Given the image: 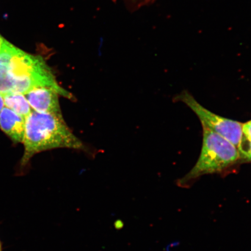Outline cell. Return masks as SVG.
Here are the masks:
<instances>
[{
    "label": "cell",
    "instance_id": "6da1fadb",
    "mask_svg": "<svg viewBox=\"0 0 251 251\" xmlns=\"http://www.w3.org/2000/svg\"><path fill=\"white\" fill-rule=\"evenodd\" d=\"M39 87H50L61 96L73 99L59 85L42 56L29 54L0 37V94H26Z\"/></svg>",
    "mask_w": 251,
    "mask_h": 251
},
{
    "label": "cell",
    "instance_id": "3957f363",
    "mask_svg": "<svg viewBox=\"0 0 251 251\" xmlns=\"http://www.w3.org/2000/svg\"><path fill=\"white\" fill-rule=\"evenodd\" d=\"M239 159L236 147L220 135L203 127L202 147L199 158L193 169L177 181V186L189 187L202 176L224 173Z\"/></svg>",
    "mask_w": 251,
    "mask_h": 251
},
{
    "label": "cell",
    "instance_id": "8992f818",
    "mask_svg": "<svg viewBox=\"0 0 251 251\" xmlns=\"http://www.w3.org/2000/svg\"><path fill=\"white\" fill-rule=\"evenodd\" d=\"M26 118L6 106L0 115V128L15 143H23Z\"/></svg>",
    "mask_w": 251,
    "mask_h": 251
},
{
    "label": "cell",
    "instance_id": "5bb4252c",
    "mask_svg": "<svg viewBox=\"0 0 251 251\" xmlns=\"http://www.w3.org/2000/svg\"><path fill=\"white\" fill-rule=\"evenodd\" d=\"M0 37H1V35H0Z\"/></svg>",
    "mask_w": 251,
    "mask_h": 251
},
{
    "label": "cell",
    "instance_id": "5b68a950",
    "mask_svg": "<svg viewBox=\"0 0 251 251\" xmlns=\"http://www.w3.org/2000/svg\"><path fill=\"white\" fill-rule=\"evenodd\" d=\"M25 96L34 111L63 117L59 101L60 94L52 88H36L25 94Z\"/></svg>",
    "mask_w": 251,
    "mask_h": 251
},
{
    "label": "cell",
    "instance_id": "7c38bea8",
    "mask_svg": "<svg viewBox=\"0 0 251 251\" xmlns=\"http://www.w3.org/2000/svg\"><path fill=\"white\" fill-rule=\"evenodd\" d=\"M0 251H2V246L1 240H0Z\"/></svg>",
    "mask_w": 251,
    "mask_h": 251
},
{
    "label": "cell",
    "instance_id": "277c9868",
    "mask_svg": "<svg viewBox=\"0 0 251 251\" xmlns=\"http://www.w3.org/2000/svg\"><path fill=\"white\" fill-rule=\"evenodd\" d=\"M186 104L195 113L202 127L213 131L230 141L238 148L243 139V124L221 117L200 104L190 93L184 91L176 98Z\"/></svg>",
    "mask_w": 251,
    "mask_h": 251
},
{
    "label": "cell",
    "instance_id": "8fae6325",
    "mask_svg": "<svg viewBox=\"0 0 251 251\" xmlns=\"http://www.w3.org/2000/svg\"><path fill=\"white\" fill-rule=\"evenodd\" d=\"M124 223L122 222L120 220H118L115 223V227L117 229H121L124 227Z\"/></svg>",
    "mask_w": 251,
    "mask_h": 251
},
{
    "label": "cell",
    "instance_id": "9c48e42d",
    "mask_svg": "<svg viewBox=\"0 0 251 251\" xmlns=\"http://www.w3.org/2000/svg\"><path fill=\"white\" fill-rule=\"evenodd\" d=\"M244 137L251 141V120L243 125Z\"/></svg>",
    "mask_w": 251,
    "mask_h": 251
},
{
    "label": "cell",
    "instance_id": "ba28073f",
    "mask_svg": "<svg viewBox=\"0 0 251 251\" xmlns=\"http://www.w3.org/2000/svg\"><path fill=\"white\" fill-rule=\"evenodd\" d=\"M237 149L240 153V159H242L245 162H251V141L243 136Z\"/></svg>",
    "mask_w": 251,
    "mask_h": 251
},
{
    "label": "cell",
    "instance_id": "4fadbf2b",
    "mask_svg": "<svg viewBox=\"0 0 251 251\" xmlns=\"http://www.w3.org/2000/svg\"><path fill=\"white\" fill-rule=\"evenodd\" d=\"M144 2H149L150 1H152V0H143Z\"/></svg>",
    "mask_w": 251,
    "mask_h": 251
},
{
    "label": "cell",
    "instance_id": "30bf717a",
    "mask_svg": "<svg viewBox=\"0 0 251 251\" xmlns=\"http://www.w3.org/2000/svg\"><path fill=\"white\" fill-rule=\"evenodd\" d=\"M4 98H3L2 94H0V115H1L2 110L4 108Z\"/></svg>",
    "mask_w": 251,
    "mask_h": 251
},
{
    "label": "cell",
    "instance_id": "7a4b0ae2",
    "mask_svg": "<svg viewBox=\"0 0 251 251\" xmlns=\"http://www.w3.org/2000/svg\"><path fill=\"white\" fill-rule=\"evenodd\" d=\"M23 143L25 150L21 164L24 166L36 153L45 151L86 150L82 141L72 132L63 117L34 110L26 118Z\"/></svg>",
    "mask_w": 251,
    "mask_h": 251
},
{
    "label": "cell",
    "instance_id": "52a82bcc",
    "mask_svg": "<svg viewBox=\"0 0 251 251\" xmlns=\"http://www.w3.org/2000/svg\"><path fill=\"white\" fill-rule=\"evenodd\" d=\"M6 107L26 118L33 111L24 94L11 93L2 95Z\"/></svg>",
    "mask_w": 251,
    "mask_h": 251
}]
</instances>
